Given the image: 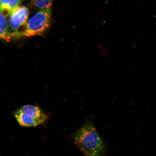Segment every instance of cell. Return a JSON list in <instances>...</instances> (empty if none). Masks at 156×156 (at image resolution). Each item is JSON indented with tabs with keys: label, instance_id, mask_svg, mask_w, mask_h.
<instances>
[{
	"label": "cell",
	"instance_id": "3957f363",
	"mask_svg": "<svg viewBox=\"0 0 156 156\" xmlns=\"http://www.w3.org/2000/svg\"><path fill=\"white\" fill-rule=\"evenodd\" d=\"M29 14L28 8L20 6L8 15V23L13 38L22 37Z\"/></svg>",
	"mask_w": 156,
	"mask_h": 156
},
{
	"label": "cell",
	"instance_id": "52a82bcc",
	"mask_svg": "<svg viewBox=\"0 0 156 156\" xmlns=\"http://www.w3.org/2000/svg\"><path fill=\"white\" fill-rule=\"evenodd\" d=\"M36 8L40 9H51L53 0H31Z\"/></svg>",
	"mask_w": 156,
	"mask_h": 156
},
{
	"label": "cell",
	"instance_id": "6da1fadb",
	"mask_svg": "<svg viewBox=\"0 0 156 156\" xmlns=\"http://www.w3.org/2000/svg\"><path fill=\"white\" fill-rule=\"evenodd\" d=\"M73 137L79 148L101 156L105 153L103 140L92 122L89 121L86 122L74 133Z\"/></svg>",
	"mask_w": 156,
	"mask_h": 156
},
{
	"label": "cell",
	"instance_id": "7a4b0ae2",
	"mask_svg": "<svg viewBox=\"0 0 156 156\" xmlns=\"http://www.w3.org/2000/svg\"><path fill=\"white\" fill-rule=\"evenodd\" d=\"M51 20V9L40 10L28 19L22 37L42 35L49 28Z\"/></svg>",
	"mask_w": 156,
	"mask_h": 156
},
{
	"label": "cell",
	"instance_id": "5b68a950",
	"mask_svg": "<svg viewBox=\"0 0 156 156\" xmlns=\"http://www.w3.org/2000/svg\"><path fill=\"white\" fill-rule=\"evenodd\" d=\"M7 17L0 9V39L9 42L13 38L9 30Z\"/></svg>",
	"mask_w": 156,
	"mask_h": 156
},
{
	"label": "cell",
	"instance_id": "277c9868",
	"mask_svg": "<svg viewBox=\"0 0 156 156\" xmlns=\"http://www.w3.org/2000/svg\"><path fill=\"white\" fill-rule=\"evenodd\" d=\"M19 110L31 119L36 122L38 125L44 123L47 120V115L38 107L26 105L21 107Z\"/></svg>",
	"mask_w": 156,
	"mask_h": 156
},
{
	"label": "cell",
	"instance_id": "8992f818",
	"mask_svg": "<svg viewBox=\"0 0 156 156\" xmlns=\"http://www.w3.org/2000/svg\"><path fill=\"white\" fill-rule=\"evenodd\" d=\"M21 2V0H0V9L8 16L20 6Z\"/></svg>",
	"mask_w": 156,
	"mask_h": 156
},
{
	"label": "cell",
	"instance_id": "ba28073f",
	"mask_svg": "<svg viewBox=\"0 0 156 156\" xmlns=\"http://www.w3.org/2000/svg\"><path fill=\"white\" fill-rule=\"evenodd\" d=\"M79 148L81 150V151L82 152V153L85 156H101V155L96 154L89 153V152L85 151V150L82 149V148Z\"/></svg>",
	"mask_w": 156,
	"mask_h": 156
}]
</instances>
